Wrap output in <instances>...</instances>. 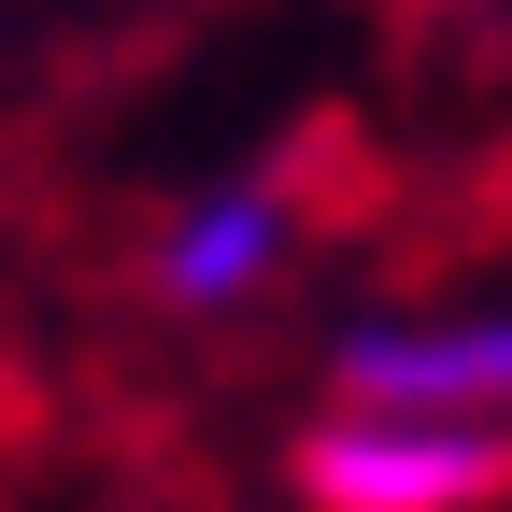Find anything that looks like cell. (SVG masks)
Here are the masks:
<instances>
[{
    "mask_svg": "<svg viewBox=\"0 0 512 512\" xmlns=\"http://www.w3.org/2000/svg\"><path fill=\"white\" fill-rule=\"evenodd\" d=\"M299 484L328 512H456V498H498L512 484V441L498 427H456V413H356L299 456Z\"/></svg>",
    "mask_w": 512,
    "mask_h": 512,
    "instance_id": "obj_1",
    "label": "cell"
},
{
    "mask_svg": "<svg viewBox=\"0 0 512 512\" xmlns=\"http://www.w3.org/2000/svg\"><path fill=\"white\" fill-rule=\"evenodd\" d=\"M342 384L384 413H470V399H512V313L498 328H356L342 342Z\"/></svg>",
    "mask_w": 512,
    "mask_h": 512,
    "instance_id": "obj_2",
    "label": "cell"
},
{
    "mask_svg": "<svg viewBox=\"0 0 512 512\" xmlns=\"http://www.w3.org/2000/svg\"><path fill=\"white\" fill-rule=\"evenodd\" d=\"M271 256H285V214H271V200H214V214H185V228H171L157 285H171V299H242Z\"/></svg>",
    "mask_w": 512,
    "mask_h": 512,
    "instance_id": "obj_3",
    "label": "cell"
}]
</instances>
